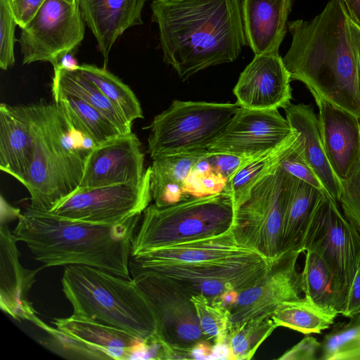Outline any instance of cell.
Wrapping results in <instances>:
<instances>
[{
    "instance_id": "f6af8a7d",
    "label": "cell",
    "mask_w": 360,
    "mask_h": 360,
    "mask_svg": "<svg viewBox=\"0 0 360 360\" xmlns=\"http://www.w3.org/2000/svg\"><path fill=\"white\" fill-rule=\"evenodd\" d=\"M360 313V259L353 280L347 289L340 314L350 318Z\"/></svg>"
},
{
    "instance_id": "e575fe53",
    "label": "cell",
    "mask_w": 360,
    "mask_h": 360,
    "mask_svg": "<svg viewBox=\"0 0 360 360\" xmlns=\"http://www.w3.org/2000/svg\"><path fill=\"white\" fill-rule=\"evenodd\" d=\"M277 328L271 317L232 323L226 342L234 360L251 359L259 346Z\"/></svg>"
},
{
    "instance_id": "7bdbcfd3",
    "label": "cell",
    "mask_w": 360,
    "mask_h": 360,
    "mask_svg": "<svg viewBox=\"0 0 360 360\" xmlns=\"http://www.w3.org/2000/svg\"><path fill=\"white\" fill-rule=\"evenodd\" d=\"M321 343L312 336L307 335L297 344L283 353L278 359L319 360Z\"/></svg>"
},
{
    "instance_id": "ab89813d",
    "label": "cell",
    "mask_w": 360,
    "mask_h": 360,
    "mask_svg": "<svg viewBox=\"0 0 360 360\" xmlns=\"http://www.w3.org/2000/svg\"><path fill=\"white\" fill-rule=\"evenodd\" d=\"M134 359H176L175 349L155 333L142 338L134 347L129 360Z\"/></svg>"
},
{
    "instance_id": "5b68a950",
    "label": "cell",
    "mask_w": 360,
    "mask_h": 360,
    "mask_svg": "<svg viewBox=\"0 0 360 360\" xmlns=\"http://www.w3.org/2000/svg\"><path fill=\"white\" fill-rule=\"evenodd\" d=\"M61 283L73 315L141 338L156 333L151 307L134 279L91 266L70 265L65 267Z\"/></svg>"
},
{
    "instance_id": "ffe728a7",
    "label": "cell",
    "mask_w": 360,
    "mask_h": 360,
    "mask_svg": "<svg viewBox=\"0 0 360 360\" xmlns=\"http://www.w3.org/2000/svg\"><path fill=\"white\" fill-rule=\"evenodd\" d=\"M148 0H77L85 24L91 31L107 67L117 39L129 28L143 24Z\"/></svg>"
},
{
    "instance_id": "cb8c5ba5",
    "label": "cell",
    "mask_w": 360,
    "mask_h": 360,
    "mask_svg": "<svg viewBox=\"0 0 360 360\" xmlns=\"http://www.w3.org/2000/svg\"><path fill=\"white\" fill-rule=\"evenodd\" d=\"M207 153H176L153 160L150 168V188L153 204L158 207L174 205L191 196L185 187L196 162Z\"/></svg>"
},
{
    "instance_id": "f1b7e54d",
    "label": "cell",
    "mask_w": 360,
    "mask_h": 360,
    "mask_svg": "<svg viewBox=\"0 0 360 360\" xmlns=\"http://www.w3.org/2000/svg\"><path fill=\"white\" fill-rule=\"evenodd\" d=\"M300 141V134L295 129V131L282 143L255 156L226 181L223 191L231 194L234 205L237 204L255 184L274 172Z\"/></svg>"
},
{
    "instance_id": "83f0119b",
    "label": "cell",
    "mask_w": 360,
    "mask_h": 360,
    "mask_svg": "<svg viewBox=\"0 0 360 360\" xmlns=\"http://www.w3.org/2000/svg\"><path fill=\"white\" fill-rule=\"evenodd\" d=\"M52 94L53 101L63 97L79 98L96 108L108 117L122 134L131 131L130 124L98 86L79 70L70 71L53 68Z\"/></svg>"
},
{
    "instance_id": "9a60e30c",
    "label": "cell",
    "mask_w": 360,
    "mask_h": 360,
    "mask_svg": "<svg viewBox=\"0 0 360 360\" xmlns=\"http://www.w3.org/2000/svg\"><path fill=\"white\" fill-rule=\"evenodd\" d=\"M300 253L297 250L283 252L264 278L238 293L229 309L232 323L271 317L283 302L301 297V274L297 269Z\"/></svg>"
},
{
    "instance_id": "603a6c76",
    "label": "cell",
    "mask_w": 360,
    "mask_h": 360,
    "mask_svg": "<svg viewBox=\"0 0 360 360\" xmlns=\"http://www.w3.org/2000/svg\"><path fill=\"white\" fill-rule=\"evenodd\" d=\"M290 127L300 134L303 155L324 189L337 202L342 191V181L334 173L326 157L319 131L318 117L313 108L304 103L285 108Z\"/></svg>"
},
{
    "instance_id": "2e32d148",
    "label": "cell",
    "mask_w": 360,
    "mask_h": 360,
    "mask_svg": "<svg viewBox=\"0 0 360 360\" xmlns=\"http://www.w3.org/2000/svg\"><path fill=\"white\" fill-rule=\"evenodd\" d=\"M141 143L131 132L96 145L89 154L78 188L141 181L146 176Z\"/></svg>"
},
{
    "instance_id": "d6a6232c",
    "label": "cell",
    "mask_w": 360,
    "mask_h": 360,
    "mask_svg": "<svg viewBox=\"0 0 360 360\" xmlns=\"http://www.w3.org/2000/svg\"><path fill=\"white\" fill-rule=\"evenodd\" d=\"M305 252L304 268L300 272L302 292L314 302L335 309L340 314L342 303L328 266L316 253L309 250Z\"/></svg>"
},
{
    "instance_id": "1f68e13d",
    "label": "cell",
    "mask_w": 360,
    "mask_h": 360,
    "mask_svg": "<svg viewBox=\"0 0 360 360\" xmlns=\"http://www.w3.org/2000/svg\"><path fill=\"white\" fill-rule=\"evenodd\" d=\"M56 102L61 104L74 127L96 145L122 134L108 117L81 99L63 97Z\"/></svg>"
},
{
    "instance_id": "30bf717a",
    "label": "cell",
    "mask_w": 360,
    "mask_h": 360,
    "mask_svg": "<svg viewBox=\"0 0 360 360\" xmlns=\"http://www.w3.org/2000/svg\"><path fill=\"white\" fill-rule=\"evenodd\" d=\"M301 250L302 252L312 251L324 261L342 307L360 259V233L345 217L338 202L326 192L314 211Z\"/></svg>"
},
{
    "instance_id": "277c9868",
    "label": "cell",
    "mask_w": 360,
    "mask_h": 360,
    "mask_svg": "<svg viewBox=\"0 0 360 360\" xmlns=\"http://www.w3.org/2000/svg\"><path fill=\"white\" fill-rule=\"evenodd\" d=\"M17 107L34 144L33 162L22 184L30 195L29 207L49 212L79 187L86 158L96 144L74 127L58 102Z\"/></svg>"
},
{
    "instance_id": "4fadbf2b",
    "label": "cell",
    "mask_w": 360,
    "mask_h": 360,
    "mask_svg": "<svg viewBox=\"0 0 360 360\" xmlns=\"http://www.w3.org/2000/svg\"><path fill=\"white\" fill-rule=\"evenodd\" d=\"M132 279L151 307L157 334L168 345L188 348L208 340L200 327L189 295L154 275Z\"/></svg>"
},
{
    "instance_id": "7c38bea8",
    "label": "cell",
    "mask_w": 360,
    "mask_h": 360,
    "mask_svg": "<svg viewBox=\"0 0 360 360\" xmlns=\"http://www.w3.org/2000/svg\"><path fill=\"white\" fill-rule=\"evenodd\" d=\"M84 24L77 1L46 0L33 20L21 29L18 41L22 64L44 61L53 65L81 44Z\"/></svg>"
},
{
    "instance_id": "6da1fadb",
    "label": "cell",
    "mask_w": 360,
    "mask_h": 360,
    "mask_svg": "<svg viewBox=\"0 0 360 360\" xmlns=\"http://www.w3.org/2000/svg\"><path fill=\"white\" fill-rule=\"evenodd\" d=\"M241 0H152L163 61L185 81L235 61L247 45Z\"/></svg>"
},
{
    "instance_id": "d590c367",
    "label": "cell",
    "mask_w": 360,
    "mask_h": 360,
    "mask_svg": "<svg viewBox=\"0 0 360 360\" xmlns=\"http://www.w3.org/2000/svg\"><path fill=\"white\" fill-rule=\"evenodd\" d=\"M202 333L213 344L226 342L232 325L229 309L219 301L203 295H191Z\"/></svg>"
},
{
    "instance_id": "52a82bcc",
    "label": "cell",
    "mask_w": 360,
    "mask_h": 360,
    "mask_svg": "<svg viewBox=\"0 0 360 360\" xmlns=\"http://www.w3.org/2000/svg\"><path fill=\"white\" fill-rule=\"evenodd\" d=\"M272 264L258 252L244 248L233 255L200 262L141 263L129 260L131 278L154 275L191 297L213 299L227 290L238 292L260 281Z\"/></svg>"
},
{
    "instance_id": "ba28073f",
    "label": "cell",
    "mask_w": 360,
    "mask_h": 360,
    "mask_svg": "<svg viewBox=\"0 0 360 360\" xmlns=\"http://www.w3.org/2000/svg\"><path fill=\"white\" fill-rule=\"evenodd\" d=\"M239 108L236 103L174 100L148 127L150 158L206 150Z\"/></svg>"
},
{
    "instance_id": "ee69618b",
    "label": "cell",
    "mask_w": 360,
    "mask_h": 360,
    "mask_svg": "<svg viewBox=\"0 0 360 360\" xmlns=\"http://www.w3.org/2000/svg\"><path fill=\"white\" fill-rule=\"evenodd\" d=\"M46 0H10L17 25L25 27L36 16Z\"/></svg>"
},
{
    "instance_id": "7402d4cb",
    "label": "cell",
    "mask_w": 360,
    "mask_h": 360,
    "mask_svg": "<svg viewBox=\"0 0 360 360\" xmlns=\"http://www.w3.org/2000/svg\"><path fill=\"white\" fill-rule=\"evenodd\" d=\"M34 154L29 124L17 105H0V168L22 184Z\"/></svg>"
},
{
    "instance_id": "4dcf8cb0",
    "label": "cell",
    "mask_w": 360,
    "mask_h": 360,
    "mask_svg": "<svg viewBox=\"0 0 360 360\" xmlns=\"http://www.w3.org/2000/svg\"><path fill=\"white\" fill-rule=\"evenodd\" d=\"M79 70L98 86L130 124L143 117L141 103L133 91L105 68L82 64Z\"/></svg>"
},
{
    "instance_id": "8d00e7d4",
    "label": "cell",
    "mask_w": 360,
    "mask_h": 360,
    "mask_svg": "<svg viewBox=\"0 0 360 360\" xmlns=\"http://www.w3.org/2000/svg\"><path fill=\"white\" fill-rule=\"evenodd\" d=\"M47 335L41 344L56 354L69 359L108 360L110 358L97 348L63 332L56 327L50 326L41 320L37 323Z\"/></svg>"
},
{
    "instance_id": "9c48e42d",
    "label": "cell",
    "mask_w": 360,
    "mask_h": 360,
    "mask_svg": "<svg viewBox=\"0 0 360 360\" xmlns=\"http://www.w3.org/2000/svg\"><path fill=\"white\" fill-rule=\"evenodd\" d=\"M292 181V176L279 165L234 205L231 229L236 242L272 264L283 254L282 224Z\"/></svg>"
},
{
    "instance_id": "e0dca14e",
    "label": "cell",
    "mask_w": 360,
    "mask_h": 360,
    "mask_svg": "<svg viewBox=\"0 0 360 360\" xmlns=\"http://www.w3.org/2000/svg\"><path fill=\"white\" fill-rule=\"evenodd\" d=\"M291 78L279 53L255 55L233 89L236 103L253 110H278L290 103Z\"/></svg>"
},
{
    "instance_id": "ac0fdd59",
    "label": "cell",
    "mask_w": 360,
    "mask_h": 360,
    "mask_svg": "<svg viewBox=\"0 0 360 360\" xmlns=\"http://www.w3.org/2000/svg\"><path fill=\"white\" fill-rule=\"evenodd\" d=\"M319 109L323 148L335 175L342 181L360 165V119L352 112L311 93Z\"/></svg>"
},
{
    "instance_id": "b9f144b4",
    "label": "cell",
    "mask_w": 360,
    "mask_h": 360,
    "mask_svg": "<svg viewBox=\"0 0 360 360\" xmlns=\"http://www.w3.org/2000/svg\"><path fill=\"white\" fill-rule=\"evenodd\" d=\"M256 155H257L245 156L232 153L208 152L206 158L210 164L211 171L225 179L226 182Z\"/></svg>"
},
{
    "instance_id": "c3c4849f",
    "label": "cell",
    "mask_w": 360,
    "mask_h": 360,
    "mask_svg": "<svg viewBox=\"0 0 360 360\" xmlns=\"http://www.w3.org/2000/svg\"><path fill=\"white\" fill-rule=\"evenodd\" d=\"M72 52H68L62 55L53 67H58L70 71L79 70V65L74 57Z\"/></svg>"
},
{
    "instance_id": "5bb4252c",
    "label": "cell",
    "mask_w": 360,
    "mask_h": 360,
    "mask_svg": "<svg viewBox=\"0 0 360 360\" xmlns=\"http://www.w3.org/2000/svg\"><path fill=\"white\" fill-rule=\"evenodd\" d=\"M294 131L278 110L240 107L207 150L210 153L253 156L280 145Z\"/></svg>"
},
{
    "instance_id": "44dd1931",
    "label": "cell",
    "mask_w": 360,
    "mask_h": 360,
    "mask_svg": "<svg viewBox=\"0 0 360 360\" xmlns=\"http://www.w3.org/2000/svg\"><path fill=\"white\" fill-rule=\"evenodd\" d=\"M292 0H242L247 45L255 55L279 53Z\"/></svg>"
},
{
    "instance_id": "3957f363",
    "label": "cell",
    "mask_w": 360,
    "mask_h": 360,
    "mask_svg": "<svg viewBox=\"0 0 360 360\" xmlns=\"http://www.w3.org/2000/svg\"><path fill=\"white\" fill-rule=\"evenodd\" d=\"M141 217L117 224L73 220L29 207L12 231L45 267L82 265L131 278L132 240Z\"/></svg>"
},
{
    "instance_id": "74e56055",
    "label": "cell",
    "mask_w": 360,
    "mask_h": 360,
    "mask_svg": "<svg viewBox=\"0 0 360 360\" xmlns=\"http://www.w3.org/2000/svg\"><path fill=\"white\" fill-rule=\"evenodd\" d=\"M17 22L10 0H0V68L6 70L15 63V29Z\"/></svg>"
},
{
    "instance_id": "d4e9b609",
    "label": "cell",
    "mask_w": 360,
    "mask_h": 360,
    "mask_svg": "<svg viewBox=\"0 0 360 360\" xmlns=\"http://www.w3.org/2000/svg\"><path fill=\"white\" fill-rule=\"evenodd\" d=\"M52 323L108 355L110 359L129 360L134 347L142 339L124 330L71 315L55 318Z\"/></svg>"
},
{
    "instance_id": "8992f818",
    "label": "cell",
    "mask_w": 360,
    "mask_h": 360,
    "mask_svg": "<svg viewBox=\"0 0 360 360\" xmlns=\"http://www.w3.org/2000/svg\"><path fill=\"white\" fill-rule=\"evenodd\" d=\"M233 218V200L225 191L166 207L150 204L141 214L131 255L225 233L232 228Z\"/></svg>"
},
{
    "instance_id": "4316f807",
    "label": "cell",
    "mask_w": 360,
    "mask_h": 360,
    "mask_svg": "<svg viewBox=\"0 0 360 360\" xmlns=\"http://www.w3.org/2000/svg\"><path fill=\"white\" fill-rule=\"evenodd\" d=\"M326 192L292 176L283 219V253L290 250L302 252L301 246L306 229L320 198Z\"/></svg>"
},
{
    "instance_id": "484cf974",
    "label": "cell",
    "mask_w": 360,
    "mask_h": 360,
    "mask_svg": "<svg viewBox=\"0 0 360 360\" xmlns=\"http://www.w3.org/2000/svg\"><path fill=\"white\" fill-rule=\"evenodd\" d=\"M244 248L238 244L231 229L219 235L144 251L131 255L130 260L141 263L200 262L224 257Z\"/></svg>"
},
{
    "instance_id": "681fc988",
    "label": "cell",
    "mask_w": 360,
    "mask_h": 360,
    "mask_svg": "<svg viewBox=\"0 0 360 360\" xmlns=\"http://www.w3.org/2000/svg\"><path fill=\"white\" fill-rule=\"evenodd\" d=\"M349 17L360 26V0H342Z\"/></svg>"
},
{
    "instance_id": "f35d334b",
    "label": "cell",
    "mask_w": 360,
    "mask_h": 360,
    "mask_svg": "<svg viewBox=\"0 0 360 360\" xmlns=\"http://www.w3.org/2000/svg\"><path fill=\"white\" fill-rule=\"evenodd\" d=\"M338 204L345 217L360 233V165L349 179L342 181Z\"/></svg>"
},
{
    "instance_id": "d6986e66",
    "label": "cell",
    "mask_w": 360,
    "mask_h": 360,
    "mask_svg": "<svg viewBox=\"0 0 360 360\" xmlns=\"http://www.w3.org/2000/svg\"><path fill=\"white\" fill-rule=\"evenodd\" d=\"M17 242L7 224L1 226L0 307L17 321H27L37 325L41 319L29 300V292L36 275L44 267L29 269L22 266Z\"/></svg>"
},
{
    "instance_id": "8fae6325",
    "label": "cell",
    "mask_w": 360,
    "mask_h": 360,
    "mask_svg": "<svg viewBox=\"0 0 360 360\" xmlns=\"http://www.w3.org/2000/svg\"><path fill=\"white\" fill-rule=\"evenodd\" d=\"M151 201L148 167L140 181L77 188L49 212L73 220L117 224L142 214Z\"/></svg>"
},
{
    "instance_id": "f546056e",
    "label": "cell",
    "mask_w": 360,
    "mask_h": 360,
    "mask_svg": "<svg viewBox=\"0 0 360 360\" xmlns=\"http://www.w3.org/2000/svg\"><path fill=\"white\" fill-rule=\"evenodd\" d=\"M339 313L307 296L281 303L271 318L277 327H285L304 335L319 334L330 328Z\"/></svg>"
},
{
    "instance_id": "bcb514c9",
    "label": "cell",
    "mask_w": 360,
    "mask_h": 360,
    "mask_svg": "<svg viewBox=\"0 0 360 360\" xmlns=\"http://www.w3.org/2000/svg\"><path fill=\"white\" fill-rule=\"evenodd\" d=\"M351 39L357 65L358 80L360 89V26L350 17L349 20Z\"/></svg>"
},
{
    "instance_id": "7a4b0ae2",
    "label": "cell",
    "mask_w": 360,
    "mask_h": 360,
    "mask_svg": "<svg viewBox=\"0 0 360 360\" xmlns=\"http://www.w3.org/2000/svg\"><path fill=\"white\" fill-rule=\"evenodd\" d=\"M342 0H330L310 20L288 22L292 36L283 58L291 80L360 119L357 65Z\"/></svg>"
},
{
    "instance_id": "60d3db41",
    "label": "cell",
    "mask_w": 360,
    "mask_h": 360,
    "mask_svg": "<svg viewBox=\"0 0 360 360\" xmlns=\"http://www.w3.org/2000/svg\"><path fill=\"white\" fill-rule=\"evenodd\" d=\"M280 166L290 175L319 189L326 191L319 179L304 157L302 141L300 144L283 159Z\"/></svg>"
},
{
    "instance_id": "836d02e7",
    "label": "cell",
    "mask_w": 360,
    "mask_h": 360,
    "mask_svg": "<svg viewBox=\"0 0 360 360\" xmlns=\"http://www.w3.org/2000/svg\"><path fill=\"white\" fill-rule=\"evenodd\" d=\"M349 319L323 336L319 360H360V313Z\"/></svg>"
},
{
    "instance_id": "7dc6e473",
    "label": "cell",
    "mask_w": 360,
    "mask_h": 360,
    "mask_svg": "<svg viewBox=\"0 0 360 360\" xmlns=\"http://www.w3.org/2000/svg\"><path fill=\"white\" fill-rule=\"evenodd\" d=\"M20 214V209L11 206L1 196V226L7 224L11 220L18 219Z\"/></svg>"
}]
</instances>
